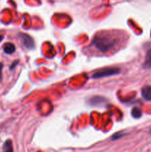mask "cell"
I'll list each match as a JSON object with an SVG mask.
<instances>
[{
	"instance_id": "11",
	"label": "cell",
	"mask_w": 151,
	"mask_h": 152,
	"mask_svg": "<svg viewBox=\"0 0 151 152\" xmlns=\"http://www.w3.org/2000/svg\"><path fill=\"white\" fill-rule=\"evenodd\" d=\"M2 68H3L2 63H0V82H1V71H2Z\"/></svg>"
},
{
	"instance_id": "8",
	"label": "cell",
	"mask_w": 151,
	"mask_h": 152,
	"mask_svg": "<svg viewBox=\"0 0 151 152\" xmlns=\"http://www.w3.org/2000/svg\"><path fill=\"white\" fill-rule=\"evenodd\" d=\"M144 67L145 68H151V49H150V50L147 52L144 63Z\"/></svg>"
},
{
	"instance_id": "9",
	"label": "cell",
	"mask_w": 151,
	"mask_h": 152,
	"mask_svg": "<svg viewBox=\"0 0 151 152\" xmlns=\"http://www.w3.org/2000/svg\"><path fill=\"white\" fill-rule=\"evenodd\" d=\"M142 112L141 111L140 108H137V107H134L131 111V115L133 118L139 119L142 117Z\"/></svg>"
},
{
	"instance_id": "4",
	"label": "cell",
	"mask_w": 151,
	"mask_h": 152,
	"mask_svg": "<svg viewBox=\"0 0 151 152\" xmlns=\"http://www.w3.org/2000/svg\"><path fill=\"white\" fill-rule=\"evenodd\" d=\"M105 100L106 99L105 98L102 97V96H96L90 98L89 99V103L91 105H93V106H97V105H100L102 104H103L104 102H105Z\"/></svg>"
},
{
	"instance_id": "14",
	"label": "cell",
	"mask_w": 151,
	"mask_h": 152,
	"mask_svg": "<svg viewBox=\"0 0 151 152\" xmlns=\"http://www.w3.org/2000/svg\"><path fill=\"white\" fill-rule=\"evenodd\" d=\"M150 134H151V129H150Z\"/></svg>"
},
{
	"instance_id": "6",
	"label": "cell",
	"mask_w": 151,
	"mask_h": 152,
	"mask_svg": "<svg viewBox=\"0 0 151 152\" xmlns=\"http://www.w3.org/2000/svg\"><path fill=\"white\" fill-rule=\"evenodd\" d=\"M3 50H4V53H7V54H11V53L15 52V50H16V47H15V45L13 43L7 42L6 43V44H4Z\"/></svg>"
},
{
	"instance_id": "3",
	"label": "cell",
	"mask_w": 151,
	"mask_h": 152,
	"mask_svg": "<svg viewBox=\"0 0 151 152\" xmlns=\"http://www.w3.org/2000/svg\"><path fill=\"white\" fill-rule=\"evenodd\" d=\"M19 37L20 38L23 45L26 48L29 49V50H32V49L34 48V41L30 36L27 34L20 33L19 34Z\"/></svg>"
},
{
	"instance_id": "7",
	"label": "cell",
	"mask_w": 151,
	"mask_h": 152,
	"mask_svg": "<svg viewBox=\"0 0 151 152\" xmlns=\"http://www.w3.org/2000/svg\"><path fill=\"white\" fill-rule=\"evenodd\" d=\"M2 152H13V143L10 140H7L4 142V145H3Z\"/></svg>"
},
{
	"instance_id": "12",
	"label": "cell",
	"mask_w": 151,
	"mask_h": 152,
	"mask_svg": "<svg viewBox=\"0 0 151 152\" xmlns=\"http://www.w3.org/2000/svg\"><path fill=\"white\" fill-rule=\"evenodd\" d=\"M18 62H18V61H17V62H16H16H13V65H12V66L10 67V69H13V68H14L15 66H16V64H17Z\"/></svg>"
},
{
	"instance_id": "10",
	"label": "cell",
	"mask_w": 151,
	"mask_h": 152,
	"mask_svg": "<svg viewBox=\"0 0 151 152\" xmlns=\"http://www.w3.org/2000/svg\"><path fill=\"white\" fill-rule=\"evenodd\" d=\"M125 134H126V133L124 132H117V133L114 134L112 136V140H116L120 139V138L123 137H124Z\"/></svg>"
},
{
	"instance_id": "5",
	"label": "cell",
	"mask_w": 151,
	"mask_h": 152,
	"mask_svg": "<svg viewBox=\"0 0 151 152\" xmlns=\"http://www.w3.org/2000/svg\"><path fill=\"white\" fill-rule=\"evenodd\" d=\"M141 93L145 100L151 101V86H144L141 91Z\"/></svg>"
},
{
	"instance_id": "2",
	"label": "cell",
	"mask_w": 151,
	"mask_h": 152,
	"mask_svg": "<svg viewBox=\"0 0 151 152\" xmlns=\"http://www.w3.org/2000/svg\"><path fill=\"white\" fill-rule=\"evenodd\" d=\"M121 71L119 68L117 67H107L95 71L92 75L93 79H99L105 77H111V76L118 74Z\"/></svg>"
},
{
	"instance_id": "1",
	"label": "cell",
	"mask_w": 151,
	"mask_h": 152,
	"mask_svg": "<svg viewBox=\"0 0 151 152\" xmlns=\"http://www.w3.org/2000/svg\"><path fill=\"white\" fill-rule=\"evenodd\" d=\"M118 40L110 34H97L92 40V45L101 53H107L117 45Z\"/></svg>"
},
{
	"instance_id": "13",
	"label": "cell",
	"mask_w": 151,
	"mask_h": 152,
	"mask_svg": "<svg viewBox=\"0 0 151 152\" xmlns=\"http://www.w3.org/2000/svg\"><path fill=\"white\" fill-rule=\"evenodd\" d=\"M3 38H4V37H3V36H1V35H0V42H1L2 41Z\"/></svg>"
}]
</instances>
